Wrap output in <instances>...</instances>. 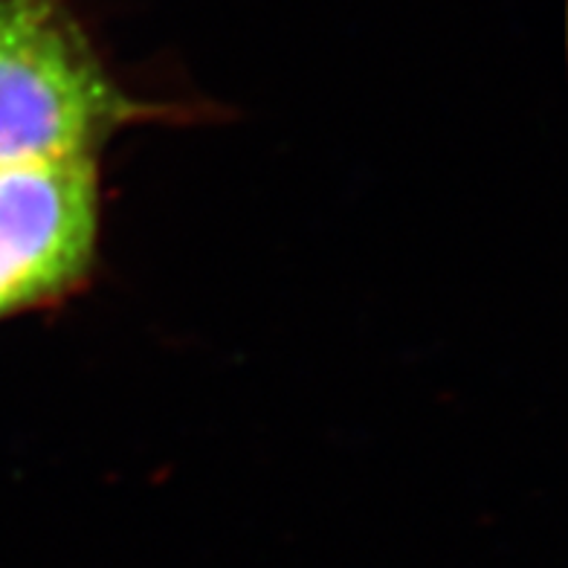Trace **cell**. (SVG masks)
<instances>
[{"instance_id":"6da1fadb","label":"cell","mask_w":568,"mask_h":568,"mask_svg":"<svg viewBox=\"0 0 568 568\" xmlns=\"http://www.w3.org/2000/svg\"><path fill=\"white\" fill-rule=\"evenodd\" d=\"M116 79L68 0H0V172L93 154L169 116Z\"/></svg>"},{"instance_id":"7a4b0ae2","label":"cell","mask_w":568,"mask_h":568,"mask_svg":"<svg viewBox=\"0 0 568 568\" xmlns=\"http://www.w3.org/2000/svg\"><path fill=\"white\" fill-rule=\"evenodd\" d=\"M102 244L99 158L23 163L0 172V322L68 300Z\"/></svg>"}]
</instances>
